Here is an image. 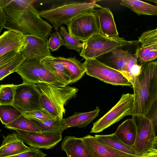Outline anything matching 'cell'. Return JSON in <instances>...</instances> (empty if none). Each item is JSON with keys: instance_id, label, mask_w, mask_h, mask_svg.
Segmentation results:
<instances>
[{"instance_id": "7", "label": "cell", "mask_w": 157, "mask_h": 157, "mask_svg": "<svg viewBox=\"0 0 157 157\" xmlns=\"http://www.w3.org/2000/svg\"><path fill=\"white\" fill-rule=\"evenodd\" d=\"M16 72L21 76L24 82L35 84L46 83L58 86H65L41 64L40 60L26 59Z\"/></svg>"}, {"instance_id": "18", "label": "cell", "mask_w": 157, "mask_h": 157, "mask_svg": "<svg viewBox=\"0 0 157 157\" xmlns=\"http://www.w3.org/2000/svg\"><path fill=\"white\" fill-rule=\"evenodd\" d=\"M120 48L116 49L99 57L100 58L98 57L100 59L98 60L120 72L124 76L126 71L129 52Z\"/></svg>"}, {"instance_id": "8", "label": "cell", "mask_w": 157, "mask_h": 157, "mask_svg": "<svg viewBox=\"0 0 157 157\" xmlns=\"http://www.w3.org/2000/svg\"><path fill=\"white\" fill-rule=\"evenodd\" d=\"M87 75L114 85L132 87V83L121 72L96 59H86L83 63Z\"/></svg>"}, {"instance_id": "42", "label": "cell", "mask_w": 157, "mask_h": 157, "mask_svg": "<svg viewBox=\"0 0 157 157\" xmlns=\"http://www.w3.org/2000/svg\"><path fill=\"white\" fill-rule=\"evenodd\" d=\"M150 151H157V136H156L155 137L152 148Z\"/></svg>"}, {"instance_id": "43", "label": "cell", "mask_w": 157, "mask_h": 157, "mask_svg": "<svg viewBox=\"0 0 157 157\" xmlns=\"http://www.w3.org/2000/svg\"><path fill=\"white\" fill-rule=\"evenodd\" d=\"M147 1L153 2L157 3V0H147Z\"/></svg>"}, {"instance_id": "27", "label": "cell", "mask_w": 157, "mask_h": 157, "mask_svg": "<svg viewBox=\"0 0 157 157\" xmlns=\"http://www.w3.org/2000/svg\"><path fill=\"white\" fill-rule=\"evenodd\" d=\"M10 129L19 130L29 132H41L31 119L23 114L11 123L5 125Z\"/></svg>"}, {"instance_id": "38", "label": "cell", "mask_w": 157, "mask_h": 157, "mask_svg": "<svg viewBox=\"0 0 157 157\" xmlns=\"http://www.w3.org/2000/svg\"><path fill=\"white\" fill-rule=\"evenodd\" d=\"M21 52L18 50L11 51L0 56V66L12 59Z\"/></svg>"}, {"instance_id": "32", "label": "cell", "mask_w": 157, "mask_h": 157, "mask_svg": "<svg viewBox=\"0 0 157 157\" xmlns=\"http://www.w3.org/2000/svg\"><path fill=\"white\" fill-rule=\"evenodd\" d=\"M141 46L151 48L157 51V28L143 33L138 38Z\"/></svg>"}, {"instance_id": "5", "label": "cell", "mask_w": 157, "mask_h": 157, "mask_svg": "<svg viewBox=\"0 0 157 157\" xmlns=\"http://www.w3.org/2000/svg\"><path fill=\"white\" fill-rule=\"evenodd\" d=\"M136 41L127 40L123 38H110L101 33L96 34L83 43L79 55L86 59H96L113 50L134 44Z\"/></svg>"}, {"instance_id": "15", "label": "cell", "mask_w": 157, "mask_h": 157, "mask_svg": "<svg viewBox=\"0 0 157 157\" xmlns=\"http://www.w3.org/2000/svg\"><path fill=\"white\" fill-rule=\"evenodd\" d=\"M98 19L101 33L110 38L119 37L113 14L108 7L99 8L94 10Z\"/></svg>"}, {"instance_id": "37", "label": "cell", "mask_w": 157, "mask_h": 157, "mask_svg": "<svg viewBox=\"0 0 157 157\" xmlns=\"http://www.w3.org/2000/svg\"><path fill=\"white\" fill-rule=\"evenodd\" d=\"M153 49L150 47L141 46L138 48L136 51L135 56L139 59L140 63Z\"/></svg>"}, {"instance_id": "17", "label": "cell", "mask_w": 157, "mask_h": 157, "mask_svg": "<svg viewBox=\"0 0 157 157\" xmlns=\"http://www.w3.org/2000/svg\"><path fill=\"white\" fill-rule=\"evenodd\" d=\"M3 140L0 147V157H7L29 150L31 147L26 146L16 132L3 136Z\"/></svg>"}, {"instance_id": "29", "label": "cell", "mask_w": 157, "mask_h": 157, "mask_svg": "<svg viewBox=\"0 0 157 157\" xmlns=\"http://www.w3.org/2000/svg\"><path fill=\"white\" fill-rule=\"evenodd\" d=\"M23 114L13 105H0V118L2 124H10Z\"/></svg>"}, {"instance_id": "10", "label": "cell", "mask_w": 157, "mask_h": 157, "mask_svg": "<svg viewBox=\"0 0 157 157\" xmlns=\"http://www.w3.org/2000/svg\"><path fill=\"white\" fill-rule=\"evenodd\" d=\"M13 105L22 113L44 109L36 84L28 82L16 85Z\"/></svg>"}, {"instance_id": "9", "label": "cell", "mask_w": 157, "mask_h": 157, "mask_svg": "<svg viewBox=\"0 0 157 157\" xmlns=\"http://www.w3.org/2000/svg\"><path fill=\"white\" fill-rule=\"evenodd\" d=\"M66 25L69 34L83 43L93 35L101 33L94 10L76 17Z\"/></svg>"}, {"instance_id": "11", "label": "cell", "mask_w": 157, "mask_h": 157, "mask_svg": "<svg viewBox=\"0 0 157 157\" xmlns=\"http://www.w3.org/2000/svg\"><path fill=\"white\" fill-rule=\"evenodd\" d=\"M136 125L137 134L133 147L136 157H141L151 150L156 136L154 128L151 121L144 116H132Z\"/></svg>"}, {"instance_id": "33", "label": "cell", "mask_w": 157, "mask_h": 157, "mask_svg": "<svg viewBox=\"0 0 157 157\" xmlns=\"http://www.w3.org/2000/svg\"><path fill=\"white\" fill-rule=\"evenodd\" d=\"M23 114L31 119L40 121L54 120L56 119L44 109L26 112Z\"/></svg>"}, {"instance_id": "36", "label": "cell", "mask_w": 157, "mask_h": 157, "mask_svg": "<svg viewBox=\"0 0 157 157\" xmlns=\"http://www.w3.org/2000/svg\"><path fill=\"white\" fill-rule=\"evenodd\" d=\"M47 155L40 149L31 147L27 151L7 157H45Z\"/></svg>"}, {"instance_id": "30", "label": "cell", "mask_w": 157, "mask_h": 157, "mask_svg": "<svg viewBox=\"0 0 157 157\" xmlns=\"http://www.w3.org/2000/svg\"><path fill=\"white\" fill-rule=\"evenodd\" d=\"M60 33L63 37V46L68 49H71L80 53L83 47V43L71 35L67 31L64 26H61L59 29Z\"/></svg>"}, {"instance_id": "25", "label": "cell", "mask_w": 157, "mask_h": 157, "mask_svg": "<svg viewBox=\"0 0 157 157\" xmlns=\"http://www.w3.org/2000/svg\"><path fill=\"white\" fill-rule=\"evenodd\" d=\"M94 136L97 140L101 143L136 156L135 152L133 147L123 143L117 138L114 133L107 135H96Z\"/></svg>"}, {"instance_id": "12", "label": "cell", "mask_w": 157, "mask_h": 157, "mask_svg": "<svg viewBox=\"0 0 157 157\" xmlns=\"http://www.w3.org/2000/svg\"><path fill=\"white\" fill-rule=\"evenodd\" d=\"M22 141L30 147L39 149H50L62 139V134L15 130Z\"/></svg>"}, {"instance_id": "13", "label": "cell", "mask_w": 157, "mask_h": 157, "mask_svg": "<svg viewBox=\"0 0 157 157\" xmlns=\"http://www.w3.org/2000/svg\"><path fill=\"white\" fill-rule=\"evenodd\" d=\"M25 37V45L21 52L26 60H40L52 55L47 39L34 36H27Z\"/></svg>"}, {"instance_id": "6", "label": "cell", "mask_w": 157, "mask_h": 157, "mask_svg": "<svg viewBox=\"0 0 157 157\" xmlns=\"http://www.w3.org/2000/svg\"><path fill=\"white\" fill-rule=\"evenodd\" d=\"M134 101L133 94H122L117 103L107 113L94 123L90 133L100 132L126 116H132Z\"/></svg>"}, {"instance_id": "16", "label": "cell", "mask_w": 157, "mask_h": 157, "mask_svg": "<svg viewBox=\"0 0 157 157\" xmlns=\"http://www.w3.org/2000/svg\"><path fill=\"white\" fill-rule=\"evenodd\" d=\"M25 45V36L15 31H6L0 36V56L11 51L21 52Z\"/></svg>"}, {"instance_id": "20", "label": "cell", "mask_w": 157, "mask_h": 157, "mask_svg": "<svg viewBox=\"0 0 157 157\" xmlns=\"http://www.w3.org/2000/svg\"><path fill=\"white\" fill-rule=\"evenodd\" d=\"M61 147L67 157H92L81 137L65 136Z\"/></svg>"}, {"instance_id": "26", "label": "cell", "mask_w": 157, "mask_h": 157, "mask_svg": "<svg viewBox=\"0 0 157 157\" xmlns=\"http://www.w3.org/2000/svg\"><path fill=\"white\" fill-rule=\"evenodd\" d=\"M31 119L43 133L62 134L65 129L63 119L45 121Z\"/></svg>"}, {"instance_id": "35", "label": "cell", "mask_w": 157, "mask_h": 157, "mask_svg": "<svg viewBox=\"0 0 157 157\" xmlns=\"http://www.w3.org/2000/svg\"><path fill=\"white\" fill-rule=\"evenodd\" d=\"M145 116L151 121L155 131L157 127V97L152 103Z\"/></svg>"}, {"instance_id": "1", "label": "cell", "mask_w": 157, "mask_h": 157, "mask_svg": "<svg viewBox=\"0 0 157 157\" xmlns=\"http://www.w3.org/2000/svg\"><path fill=\"white\" fill-rule=\"evenodd\" d=\"M36 0H1L0 8L6 15L5 28L18 32L25 36L46 38L52 27L40 17L33 6Z\"/></svg>"}, {"instance_id": "22", "label": "cell", "mask_w": 157, "mask_h": 157, "mask_svg": "<svg viewBox=\"0 0 157 157\" xmlns=\"http://www.w3.org/2000/svg\"><path fill=\"white\" fill-rule=\"evenodd\" d=\"M114 134L123 143L133 147L137 134L136 125L133 119H128L124 121L118 127Z\"/></svg>"}, {"instance_id": "14", "label": "cell", "mask_w": 157, "mask_h": 157, "mask_svg": "<svg viewBox=\"0 0 157 157\" xmlns=\"http://www.w3.org/2000/svg\"><path fill=\"white\" fill-rule=\"evenodd\" d=\"M92 157H136L98 141L90 135L81 137Z\"/></svg>"}, {"instance_id": "2", "label": "cell", "mask_w": 157, "mask_h": 157, "mask_svg": "<svg viewBox=\"0 0 157 157\" xmlns=\"http://www.w3.org/2000/svg\"><path fill=\"white\" fill-rule=\"evenodd\" d=\"M134 97L133 115H145L157 97V61L142 64L132 83Z\"/></svg>"}, {"instance_id": "34", "label": "cell", "mask_w": 157, "mask_h": 157, "mask_svg": "<svg viewBox=\"0 0 157 157\" xmlns=\"http://www.w3.org/2000/svg\"><path fill=\"white\" fill-rule=\"evenodd\" d=\"M63 40L60 33L58 31L53 33L48 40V44L50 49L52 52L56 51L60 47L63 45Z\"/></svg>"}, {"instance_id": "21", "label": "cell", "mask_w": 157, "mask_h": 157, "mask_svg": "<svg viewBox=\"0 0 157 157\" xmlns=\"http://www.w3.org/2000/svg\"><path fill=\"white\" fill-rule=\"evenodd\" d=\"M100 111L99 108L97 106L93 111L84 113L76 112L69 117L63 119L65 129L73 127L80 128L86 127L98 116Z\"/></svg>"}, {"instance_id": "40", "label": "cell", "mask_w": 157, "mask_h": 157, "mask_svg": "<svg viewBox=\"0 0 157 157\" xmlns=\"http://www.w3.org/2000/svg\"><path fill=\"white\" fill-rule=\"evenodd\" d=\"M6 21V15L3 9L0 8V32L5 28Z\"/></svg>"}, {"instance_id": "31", "label": "cell", "mask_w": 157, "mask_h": 157, "mask_svg": "<svg viewBox=\"0 0 157 157\" xmlns=\"http://www.w3.org/2000/svg\"><path fill=\"white\" fill-rule=\"evenodd\" d=\"M16 85H1L0 86V105H13L15 92Z\"/></svg>"}, {"instance_id": "3", "label": "cell", "mask_w": 157, "mask_h": 157, "mask_svg": "<svg viewBox=\"0 0 157 157\" xmlns=\"http://www.w3.org/2000/svg\"><path fill=\"white\" fill-rule=\"evenodd\" d=\"M100 0L89 2L66 1L60 4H52L49 8L39 11L41 17L44 18L52 25L56 31L63 24H67L72 19L83 13L93 11L102 7L97 4Z\"/></svg>"}, {"instance_id": "4", "label": "cell", "mask_w": 157, "mask_h": 157, "mask_svg": "<svg viewBox=\"0 0 157 157\" xmlns=\"http://www.w3.org/2000/svg\"><path fill=\"white\" fill-rule=\"evenodd\" d=\"M36 85L40 93L42 107L55 118L63 119L65 104L76 97L78 89L68 85L60 87L46 83Z\"/></svg>"}, {"instance_id": "28", "label": "cell", "mask_w": 157, "mask_h": 157, "mask_svg": "<svg viewBox=\"0 0 157 157\" xmlns=\"http://www.w3.org/2000/svg\"><path fill=\"white\" fill-rule=\"evenodd\" d=\"M26 60L22 52L15 57L0 66V80L10 74L16 72L21 64Z\"/></svg>"}, {"instance_id": "23", "label": "cell", "mask_w": 157, "mask_h": 157, "mask_svg": "<svg viewBox=\"0 0 157 157\" xmlns=\"http://www.w3.org/2000/svg\"><path fill=\"white\" fill-rule=\"evenodd\" d=\"M58 61L62 63L69 72L72 84L82 78L86 73V69L83 63L76 58L75 57L65 58L56 57Z\"/></svg>"}, {"instance_id": "24", "label": "cell", "mask_w": 157, "mask_h": 157, "mask_svg": "<svg viewBox=\"0 0 157 157\" xmlns=\"http://www.w3.org/2000/svg\"><path fill=\"white\" fill-rule=\"evenodd\" d=\"M120 4L130 9L138 15H157V6L138 0H122Z\"/></svg>"}, {"instance_id": "19", "label": "cell", "mask_w": 157, "mask_h": 157, "mask_svg": "<svg viewBox=\"0 0 157 157\" xmlns=\"http://www.w3.org/2000/svg\"><path fill=\"white\" fill-rule=\"evenodd\" d=\"M41 64L64 86L71 83V75L65 67L52 55L47 56L40 60Z\"/></svg>"}, {"instance_id": "41", "label": "cell", "mask_w": 157, "mask_h": 157, "mask_svg": "<svg viewBox=\"0 0 157 157\" xmlns=\"http://www.w3.org/2000/svg\"><path fill=\"white\" fill-rule=\"evenodd\" d=\"M141 157H157V151H150Z\"/></svg>"}, {"instance_id": "39", "label": "cell", "mask_w": 157, "mask_h": 157, "mask_svg": "<svg viewBox=\"0 0 157 157\" xmlns=\"http://www.w3.org/2000/svg\"><path fill=\"white\" fill-rule=\"evenodd\" d=\"M157 58V51L151 50L148 55L140 63L141 64L146 63Z\"/></svg>"}]
</instances>
